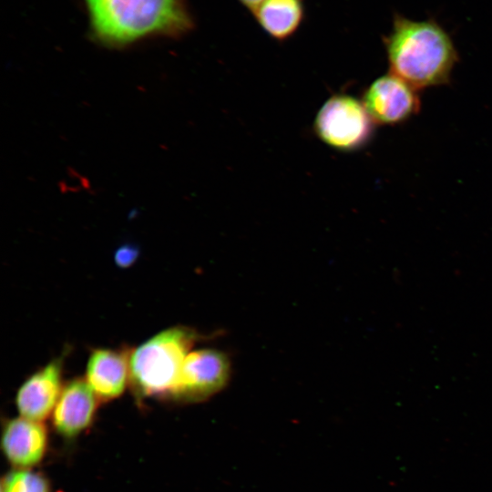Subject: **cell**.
I'll return each mask as SVG.
<instances>
[{
    "label": "cell",
    "instance_id": "1",
    "mask_svg": "<svg viewBox=\"0 0 492 492\" xmlns=\"http://www.w3.org/2000/svg\"><path fill=\"white\" fill-rule=\"evenodd\" d=\"M384 43L390 73L416 89L447 83L458 60L449 35L433 20L395 15Z\"/></svg>",
    "mask_w": 492,
    "mask_h": 492
},
{
    "label": "cell",
    "instance_id": "2",
    "mask_svg": "<svg viewBox=\"0 0 492 492\" xmlns=\"http://www.w3.org/2000/svg\"><path fill=\"white\" fill-rule=\"evenodd\" d=\"M96 36L125 46L152 35L179 36L193 27L184 0H85Z\"/></svg>",
    "mask_w": 492,
    "mask_h": 492
},
{
    "label": "cell",
    "instance_id": "3",
    "mask_svg": "<svg viewBox=\"0 0 492 492\" xmlns=\"http://www.w3.org/2000/svg\"><path fill=\"white\" fill-rule=\"evenodd\" d=\"M197 334L188 327L167 328L129 351V384L139 397L169 398Z\"/></svg>",
    "mask_w": 492,
    "mask_h": 492
},
{
    "label": "cell",
    "instance_id": "4",
    "mask_svg": "<svg viewBox=\"0 0 492 492\" xmlns=\"http://www.w3.org/2000/svg\"><path fill=\"white\" fill-rule=\"evenodd\" d=\"M374 124L362 100L350 95L337 94L322 106L313 128L318 138L329 147L353 151L369 142Z\"/></svg>",
    "mask_w": 492,
    "mask_h": 492
},
{
    "label": "cell",
    "instance_id": "5",
    "mask_svg": "<svg viewBox=\"0 0 492 492\" xmlns=\"http://www.w3.org/2000/svg\"><path fill=\"white\" fill-rule=\"evenodd\" d=\"M229 376L230 363L223 353L210 348L190 352L169 399L179 402L203 400L220 390Z\"/></svg>",
    "mask_w": 492,
    "mask_h": 492
},
{
    "label": "cell",
    "instance_id": "6",
    "mask_svg": "<svg viewBox=\"0 0 492 492\" xmlns=\"http://www.w3.org/2000/svg\"><path fill=\"white\" fill-rule=\"evenodd\" d=\"M362 102L374 123H402L420 108L416 88L389 73L376 78L365 89Z\"/></svg>",
    "mask_w": 492,
    "mask_h": 492
},
{
    "label": "cell",
    "instance_id": "7",
    "mask_svg": "<svg viewBox=\"0 0 492 492\" xmlns=\"http://www.w3.org/2000/svg\"><path fill=\"white\" fill-rule=\"evenodd\" d=\"M63 357H56L28 376L15 395L19 415L43 422L55 408L63 389Z\"/></svg>",
    "mask_w": 492,
    "mask_h": 492
},
{
    "label": "cell",
    "instance_id": "8",
    "mask_svg": "<svg viewBox=\"0 0 492 492\" xmlns=\"http://www.w3.org/2000/svg\"><path fill=\"white\" fill-rule=\"evenodd\" d=\"M100 400L86 378L67 382L52 413V424L57 434L73 438L89 427Z\"/></svg>",
    "mask_w": 492,
    "mask_h": 492
},
{
    "label": "cell",
    "instance_id": "9",
    "mask_svg": "<svg viewBox=\"0 0 492 492\" xmlns=\"http://www.w3.org/2000/svg\"><path fill=\"white\" fill-rule=\"evenodd\" d=\"M48 444L43 422L19 417L6 422L2 433V449L15 469H31L44 458Z\"/></svg>",
    "mask_w": 492,
    "mask_h": 492
},
{
    "label": "cell",
    "instance_id": "10",
    "mask_svg": "<svg viewBox=\"0 0 492 492\" xmlns=\"http://www.w3.org/2000/svg\"><path fill=\"white\" fill-rule=\"evenodd\" d=\"M129 351L96 348L87 359L86 380L100 401L120 396L129 384Z\"/></svg>",
    "mask_w": 492,
    "mask_h": 492
},
{
    "label": "cell",
    "instance_id": "11",
    "mask_svg": "<svg viewBox=\"0 0 492 492\" xmlns=\"http://www.w3.org/2000/svg\"><path fill=\"white\" fill-rule=\"evenodd\" d=\"M261 29L272 39L291 38L304 18L303 0H263L251 11Z\"/></svg>",
    "mask_w": 492,
    "mask_h": 492
},
{
    "label": "cell",
    "instance_id": "12",
    "mask_svg": "<svg viewBox=\"0 0 492 492\" xmlns=\"http://www.w3.org/2000/svg\"><path fill=\"white\" fill-rule=\"evenodd\" d=\"M1 492H50L48 480L31 469H15L2 481Z\"/></svg>",
    "mask_w": 492,
    "mask_h": 492
},
{
    "label": "cell",
    "instance_id": "13",
    "mask_svg": "<svg viewBox=\"0 0 492 492\" xmlns=\"http://www.w3.org/2000/svg\"><path fill=\"white\" fill-rule=\"evenodd\" d=\"M138 257V249L132 245H123L116 252V261L120 266L130 265Z\"/></svg>",
    "mask_w": 492,
    "mask_h": 492
},
{
    "label": "cell",
    "instance_id": "14",
    "mask_svg": "<svg viewBox=\"0 0 492 492\" xmlns=\"http://www.w3.org/2000/svg\"><path fill=\"white\" fill-rule=\"evenodd\" d=\"M243 6L249 9L251 12L263 0H238Z\"/></svg>",
    "mask_w": 492,
    "mask_h": 492
}]
</instances>
